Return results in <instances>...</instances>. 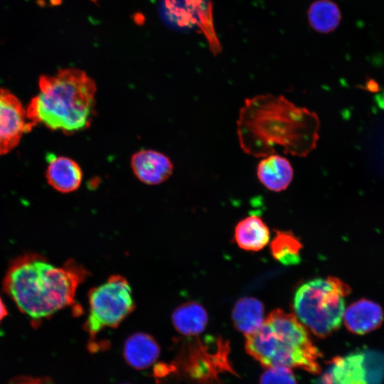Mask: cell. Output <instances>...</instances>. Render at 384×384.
Here are the masks:
<instances>
[{
    "label": "cell",
    "mask_w": 384,
    "mask_h": 384,
    "mask_svg": "<svg viewBox=\"0 0 384 384\" xmlns=\"http://www.w3.org/2000/svg\"><path fill=\"white\" fill-rule=\"evenodd\" d=\"M318 115L283 95L262 94L246 98L239 111L237 134L245 154L263 158L277 154L306 157L319 139Z\"/></svg>",
    "instance_id": "6da1fadb"
},
{
    "label": "cell",
    "mask_w": 384,
    "mask_h": 384,
    "mask_svg": "<svg viewBox=\"0 0 384 384\" xmlns=\"http://www.w3.org/2000/svg\"><path fill=\"white\" fill-rule=\"evenodd\" d=\"M88 272L74 260L55 266L40 254L16 257L3 280V289L33 326L75 303L78 286Z\"/></svg>",
    "instance_id": "7a4b0ae2"
},
{
    "label": "cell",
    "mask_w": 384,
    "mask_h": 384,
    "mask_svg": "<svg viewBox=\"0 0 384 384\" xmlns=\"http://www.w3.org/2000/svg\"><path fill=\"white\" fill-rule=\"evenodd\" d=\"M38 87V93L26 109L33 126L42 124L70 134L91 125L97 86L84 70L68 68L53 75H41Z\"/></svg>",
    "instance_id": "3957f363"
},
{
    "label": "cell",
    "mask_w": 384,
    "mask_h": 384,
    "mask_svg": "<svg viewBox=\"0 0 384 384\" xmlns=\"http://www.w3.org/2000/svg\"><path fill=\"white\" fill-rule=\"evenodd\" d=\"M245 336L247 353L264 367L298 368L313 374L321 372V353L306 328L292 314L275 309L257 330Z\"/></svg>",
    "instance_id": "277c9868"
},
{
    "label": "cell",
    "mask_w": 384,
    "mask_h": 384,
    "mask_svg": "<svg viewBox=\"0 0 384 384\" xmlns=\"http://www.w3.org/2000/svg\"><path fill=\"white\" fill-rule=\"evenodd\" d=\"M348 285L334 277L315 279L302 285L294 297L297 318L314 335L326 338L343 321Z\"/></svg>",
    "instance_id": "5b68a950"
},
{
    "label": "cell",
    "mask_w": 384,
    "mask_h": 384,
    "mask_svg": "<svg viewBox=\"0 0 384 384\" xmlns=\"http://www.w3.org/2000/svg\"><path fill=\"white\" fill-rule=\"evenodd\" d=\"M89 312L85 329L94 338L106 328H116L134 310L132 289L122 276L112 275L88 294Z\"/></svg>",
    "instance_id": "8992f818"
},
{
    "label": "cell",
    "mask_w": 384,
    "mask_h": 384,
    "mask_svg": "<svg viewBox=\"0 0 384 384\" xmlns=\"http://www.w3.org/2000/svg\"><path fill=\"white\" fill-rule=\"evenodd\" d=\"M160 15L171 28H197L208 41L211 52L217 55L221 46L215 32L213 5L210 0H161Z\"/></svg>",
    "instance_id": "52a82bcc"
},
{
    "label": "cell",
    "mask_w": 384,
    "mask_h": 384,
    "mask_svg": "<svg viewBox=\"0 0 384 384\" xmlns=\"http://www.w3.org/2000/svg\"><path fill=\"white\" fill-rule=\"evenodd\" d=\"M33 127L21 101L10 91L0 88V154L9 152Z\"/></svg>",
    "instance_id": "ba28073f"
},
{
    "label": "cell",
    "mask_w": 384,
    "mask_h": 384,
    "mask_svg": "<svg viewBox=\"0 0 384 384\" xmlns=\"http://www.w3.org/2000/svg\"><path fill=\"white\" fill-rule=\"evenodd\" d=\"M131 168L135 176L148 185H158L172 174L174 164L164 154L152 149H141L131 158Z\"/></svg>",
    "instance_id": "9c48e42d"
},
{
    "label": "cell",
    "mask_w": 384,
    "mask_h": 384,
    "mask_svg": "<svg viewBox=\"0 0 384 384\" xmlns=\"http://www.w3.org/2000/svg\"><path fill=\"white\" fill-rule=\"evenodd\" d=\"M46 177L49 185L63 193L76 191L82 181V171L73 159L63 156L50 154Z\"/></svg>",
    "instance_id": "30bf717a"
},
{
    "label": "cell",
    "mask_w": 384,
    "mask_h": 384,
    "mask_svg": "<svg viewBox=\"0 0 384 384\" xmlns=\"http://www.w3.org/2000/svg\"><path fill=\"white\" fill-rule=\"evenodd\" d=\"M383 318L381 306L366 299L350 304L343 315V321L347 329L358 335L366 334L377 329L381 325Z\"/></svg>",
    "instance_id": "8fae6325"
},
{
    "label": "cell",
    "mask_w": 384,
    "mask_h": 384,
    "mask_svg": "<svg viewBox=\"0 0 384 384\" xmlns=\"http://www.w3.org/2000/svg\"><path fill=\"white\" fill-rule=\"evenodd\" d=\"M325 384H368L364 354L352 353L334 358L324 377Z\"/></svg>",
    "instance_id": "7c38bea8"
},
{
    "label": "cell",
    "mask_w": 384,
    "mask_h": 384,
    "mask_svg": "<svg viewBox=\"0 0 384 384\" xmlns=\"http://www.w3.org/2000/svg\"><path fill=\"white\" fill-rule=\"evenodd\" d=\"M294 176L289 160L277 154L263 157L257 167V176L267 189L280 192L288 188Z\"/></svg>",
    "instance_id": "4fadbf2b"
},
{
    "label": "cell",
    "mask_w": 384,
    "mask_h": 384,
    "mask_svg": "<svg viewBox=\"0 0 384 384\" xmlns=\"http://www.w3.org/2000/svg\"><path fill=\"white\" fill-rule=\"evenodd\" d=\"M124 357L132 368L142 370L149 367L158 358L160 348L156 340L145 333H136L129 336L124 346Z\"/></svg>",
    "instance_id": "5bb4252c"
},
{
    "label": "cell",
    "mask_w": 384,
    "mask_h": 384,
    "mask_svg": "<svg viewBox=\"0 0 384 384\" xmlns=\"http://www.w3.org/2000/svg\"><path fill=\"white\" fill-rule=\"evenodd\" d=\"M235 239L240 248L258 251L269 242L270 231L262 218L257 215H250L237 224Z\"/></svg>",
    "instance_id": "9a60e30c"
},
{
    "label": "cell",
    "mask_w": 384,
    "mask_h": 384,
    "mask_svg": "<svg viewBox=\"0 0 384 384\" xmlns=\"http://www.w3.org/2000/svg\"><path fill=\"white\" fill-rule=\"evenodd\" d=\"M172 323L178 332L183 336H197L208 324V314L199 304L190 302L177 307L172 314Z\"/></svg>",
    "instance_id": "2e32d148"
},
{
    "label": "cell",
    "mask_w": 384,
    "mask_h": 384,
    "mask_svg": "<svg viewBox=\"0 0 384 384\" xmlns=\"http://www.w3.org/2000/svg\"><path fill=\"white\" fill-rule=\"evenodd\" d=\"M232 317L235 327L245 335L257 330L264 321V307L254 297H244L235 304Z\"/></svg>",
    "instance_id": "e0dca14e"
},
{
    "label": "cell",
    "mask_w": 384,
    "mask_h": 384,
    "mask_svg": "<svg viewBox=\"0 0 384 384\" xmlns=\"http://www.w3.org/2000/svg\"><path fill=\"white\" fill-rule=\"evenodd\" d=\"M308 21L311 28L321 33L335 30L340 23V9L331 0H317L308 9Z\"/></svg>",
    "instance_id": "ac0fdd59"
},
{
    "label": "cell",
    "mask_w": 384,
    "mask_h": 384,
    "mask_svg": "<svg viewBox=\"0 0 384 384\" xmlns=\"http://www.w3.org/2000/svg\"><path fill=\"white\" fill-rule=\"evenodd\" d=\"M302 243L290 232L278 231L270 244L272 256L286 265H296L301 260Z\"/></svg>",
    "instance_id": "d6986e66"
},
{
    "label": "cell",
    "mask_w": 384,
    "mask_h": 384,
    "mask_svg": "<svg viewBox=\"0 0 384 384\" xmlns=\"http://www.w3.org/2000/svg\"><path fill=\"white\" fill-rule=\"evenodd\" d=\"M260 384H297L295 376L289 368H269L261 375Z\"/></svg>",
    "instance_id": "ffe728a7"
},
{
    "label": "cell",
    "mask_w": 384,
    "mask_h": 384,
    "mask_svg": "<svg viewBox=\"0 0 384 384\" xmlns=\"http://www.w3.org/2000/svg\"><path fill=\"white\" fill-rule=\"evenodd\" d=\"M9 384H53L47 379H35L28 377H19L13 380Z\"/></svg>",
    "instance_id": "44dd1931"
},
{
    "label": "cell",
    "mask_w": 384,
    "mask_h": 384,
    "mask_svg": "<svg viewBox=\"0 0 384 384\" xmlns=\"http://www.w3.org/2000/svg\"><path fill=\"white\" fill-rule=\"evenodd\" d=\"M8 311L4 301L0 297V323L7 316Z\"/></svg>",
    "instance_id": "7402d4cb"
}]
</instances>
